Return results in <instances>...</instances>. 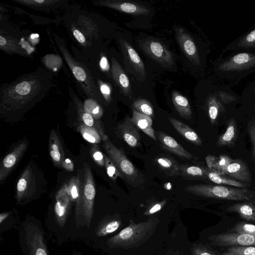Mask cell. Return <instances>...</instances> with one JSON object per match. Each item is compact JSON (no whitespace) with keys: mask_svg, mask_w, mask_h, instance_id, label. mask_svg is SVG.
<instances>
[{"mask_svg":"<svg viewBox=\"0 0 255 255\" xmlns=\"http://www.w3.org/2000/svg\"><path fill=\"white\" fill-rule=\"evenodd\" d=\"M52 77L41 67L3 85L0 91V112H14L28 108L41 100L52 86Z\"/></svg>","mask_w":255,"mask_h":255,"instance_id":"cell-1","label":"cell"},{"mask_svg":"<svg viewBox=\"0 0 255 255\" xmlns=\"http://www.w3.org/2000/svg\"><path fill=\"white\" fill-rule=\"evenodd\" d=\"M157 224L156 219L137 224L131 222L128 226L109 239L107 242V245L111 249L137 248L152 235Z\"/></svg>","mask_w":255,"mask_h":255,"instance_id":"cell-2","label":"cell"},{"mask_svg":"<svg viewBox=\"0 0 255 255\" xmlns=\"http://www.w3.org/2000/svg\"><path fill=\"white\" fill-rule=\"evenodd\" d=\"M185 190L193 194L206 198L255 202V192L245 188L200 184L189 185L185 188Z\"/></svg>","mask_w":255,"mask_h":255,"instance_id":"cell-3","label":"cell"},{"mask_svg":"<svg viewBox=\"0 0 255 255\" xmlns=\"http://www.w3.org/2000/svg\"><path fill=\"white\" fill-rule=\"evenodd\" d=\"M54 38L61 55L80 86L90 98L97 101L99 91L87 68L71 56L62 38L57 35L54 36Z\"/></svg>","mask_w":255,"mask_h":255,"instance_id":"cell-4","label":"cell"},{"mask_svg":"<svg viewBox=\"0 0 255 255\" xmlns=\"http://www.w3.org/2000/svg\"><path fill=\"white\" fill-rule=\"evenodd\" d=\"M104 142L103 147L122 175L127 180L134 182L138 171L121 149L117 148L109 139Z\"/></svg>","mask_w":255,"mask_h":255,"instance_id":"cell-5","label":"cell"},{"mask_svg":"<svg viewBox=\"0 0 255 255\" xmlns=\"http://www.w3.org/2000/svg\"><path fill=\"white\" fill-rule=\"evenodd\" d=\"M138 43L145 53L163 66L172 68L174 66L172 53L160 41L148 38L140 40Z\"/></svg>","mask_w":255,"mask_h":255,"instance_id":"cell-6","label":"cell"},{"mask_svg":"<svg viewBox=\"0 0 255 255\" xmlns=\"http://www.w3.org/2000/svg\"><path fill=\"white\" fill-rule=\"evenodd\" d=\"M95 195L96 189L91 170L89 164L84 163L83 215L84 216L86 225L88 227H89L93 217Z\"/></svg>","mask_w":255,"mask_h":255,"instance_id":"cell-7","label":"cell"},{"mask_svg":"<svg viewBox=\"0 0 255 255\" xmlns=\"http://www.w3.org/2000/svg\"><path fill=\"white\" fill-rule=\"evenodd\" d=\"M211 243L221 248L235 246H255V236L237 232H226L208 237Z\"/></svg>","mask_w":255,"mask_h":255,"instance_id":"cell-8","label":"cell"},{"mask_svg":"<svg viewBox=\"0 0 255 255\" xmlns=\"http://www.w3.org/2000/svg\"><path fill=\"white\" fill-rule=\"evenodd\" d=\"M69 93L75 105L78 117L82 122V123L97 130L100 133L103 141L108 140L109 138L106 133L102 123L99 120L96 119L85 111L83 104H82L76 94L74 93V91L70 87H69Z\"/></svg>","mask_w":255,"mask_h":255,"instance_id":"cell-9","label":"cell"},{"mask_svg":"<svg viewBox=\"0 0 255 255\" xmlns=\"http://www.w3.org/2000/svg\"><path fill=\"white\" fill-rule=\"evenodd\" d=\"M28 142L24 140L17 144L2 159L0 165V182H3L26 151Z\"/></svg>","mask_w":255,"mask_h":255,"instance_id":"cell-10","label":"cell"},{"mask_svg":"<svg viewBox=\"0 0 255 255\" xmlns=\"http://www.w3.org/2000/svg\"><path fill=\"white\" fill-rule=\"evenodd\" d=\"M94 3L97 6H105L134 15H147L150 12L147 7L139 3L130 1L105 0L96 1Z\"/></svg>","mask_w":255,"mask_h":255,"instance_id":"cell-11","label":"cell"},{"mask_svg":"<svg viewBox=\"0 0 255 255\" xmlns=\"http://www.w3.org/2000/svg\"><path fill=\"white\" fill-rule=\"evenodd\" d=\"M178 43L188 59L194 64L199 63V57L197 47L191 37L182 27L174 28Z\"/></svg>","mask_w":255,"mask_h":255,"instance_id":"cell-12","label":"cell"},{"mask_svg":"<svg viewBox=\"0 0 255 255\" xmlns=\"http://www.w3.org/2000/svg\"><path fill=\"white\" fill-rule=\"evenodd\" d=\"M54 206L56 220L61 227L64 225L68 215L71 200L67 192V184L64 183L57 191Z\"/></svg>","mask_w":255,"mask_h":255,"instance_id":"cell-13","label":"cell"},{"mask_svg":"<svg viewBox=\"0 0 255 255\" xmlns=\"http://www.w3.org/2000/svg\"><path fill=\"white\" fill-rule=\"evenodd\" d=\"M67 192L71 201L75 204V218L83 214L82 183L78 175L71 177L66 183Z\"/></svg>","mask_w":255,"mask_h":255,"instance_id":"cell-14","label":"cell"},{"mask_svg":"<svg viewBox=\"0 0 255 255\" xmlns=\"http://www.w3.org/2000/svg\"><path fill=\"white\" fill-rule=\"evenodd\" d=\"M123 56L126 63L133 70L142 77L146 76L144 65L134 49L124 39L120 40Z\"/></svg>","mask_w":255,"mask_h":255,"instance_id":"cell-15","label":"cell"},{"mask_svg":"<svg viewBox=\"0 0 255 255\" xmlns=\"http://www.w3.org/2000/svg\"><path fill=\"white\" fill-rule=\"evenodd\" d=\"M117 130V133L130 146L135 147L140 144V137L139 132L130 118L126 117L124 121L118 125Z\"/></svg>","mask_w":255,"mask_h":255,"instance_id":"cell-16","label":"cell"},{"mask_svg":"<svg viewBox=\"0 0 255 255\" xmlns=\"http://www.w3.org/2000/svg\"><path fill=\"white\" fill-rule=\"evenodd\" d=\"M111 73L113 80L121 91L126 96L130 98L132 92L129 79L115 58H112Z\"/></svg>","mask_w":255,"mask_h":255,"instance_id":"cell-17","label":"cell"},{"mask_svg":"<svg viewBox=\"0 0 255 255\" xmlns=\"http://www.w3.org/2000/svg\"><path fill=\"white\" fill-rule=\"evenodd\" d=\"M34 174L30 166L22 172L16 184V198L17 201H20L32 191L34 187Z\"/></svg>","mask_w":255,"mask_h":255,"instance_id":"cell-18","label":"cell"},{"mask_svg":"<svg viewBox=\"0 0 255 255\" xmlns=\"http://www.w3.org/2000/svg\"><path fill=\"white\" fill-rule=\"evenodd\" d=\"M158 138L163 148L182 158L190 159L193 155L175 139L162 131L158 132Z\"/></svg>","mask_w":255,"mask_h":255,"instance_id":"cell-19","label":"cell"},{"mask_svg":"<svg viewBox=\"0 0 255 255\" xmlns=\"http://www.w3.org/2000/svg\"><path fill=\"white\" fill-rule=\"evenodd\" d=\"M226 175L241 182H249L252 180L248 166L239 159H233L227 167Z\"/></svg>","mask_w":255,"mask_h":255,"instance_id":"cell-20","label":"cell"},{"mask_svg":"<svg viewBox=\"0 0 255 255\" xmlns=\"http://www.w3.org/2000/svg\"><path fill=\"white\" fill-rule=\"evenodd\" d=\"M49 151L53 163L58 167H61L65 158L64 151L57 132L51 129L49 137Z\"/></svg>","mask_w":255,"mask_h":255,"instance_id":"cell-21","label":"cell"},{"mask_svg":"<svg viewBox=\"0 0 255 255\" xmlns=\"http://www.w3.org/2000/svg\"><path fill=\"white\" fill-rule=\"evenodd\" d=\"M136 128L152 139L156 140L154 129L152 127V120L150 117L132 110V116L130 118Z\"/></svg>","mask_w":255,"mask_h":255,"instance_id":"cell-22","label":"cell"},{"mask_svg":"<svg viewBox=\"0 0 255 255\" xmlns=\"http://www.w3.org/2000/svg\"><path fill=\"white\" fill-rule=\"evenodd\" d=\"M28 246L31 255H48L43 234L38 229L30 233Z\"/></svg>","mask_w":255,"mask_h":255,"instance_id":"cell-23","label":"cell"},{"mask_svg":"<svg viewBox=\"0 0 255 255\" xmlns=\"http://www.w3.org/2000/svg\"><path fill=\"white\" fill-rule=\"evenodd\" d=\"M168 119L176 130L187 140L197 145H202L201 139L193 129L176 119L169 118Z\"/></svg>","mask_w":255,"mask_h":255,"instance_id":"cell-24","label":"cell"},{"mask_svg":"<svg viewBox=\"0 0 255 255\" xmlns=\"http://www.w3.org/2000/svg\"><path fill=\"white\" fill-rule=\"evenodd\" d=\"M232 160L230 157L226 155L219 156L209 155L206 157L208 168L220 175H226L227 167Z\"/></svg>","mask_w":255,"mask_h":255,"instance_id":"cell-25","label":"cell"},{"mask_svg":"<svg viewBox=\"0 0 255 255\" xmlns=\"http://www.w3.org/2000/svg\"><path fill=\"white\" fill-rule=\"evenodd\" d=\"M227 210L236 212L243 219L255 222V205L252 202L244 201L230 206Z\"/></svg>","mask_w":255,"mask_h":255,"instance_id":"cell-26","label":"cell"},{"mask_svg":"<svg viewBox=\"0 0 255 255\" xmlns=\"http://www.w3.org/2000/svg\"><path fill=\"white\" fill-rule=\"evenodd\" d=\"M122 223L121 220L118 217H108L99 222L95 229V234L98 237L107 236L118 230Z\"/></svg>","mask_w":255,"mask_h":255,"instance_id":"cell-27","label":"cell"},{"mask_svg":"<svg viewBox=\"0 0 255 255\" xmlns=\"http://www.w3.org/2000/svg\"><path fill=\"white\" fill-rule=\"evenodd\" d=\"M238 136V128L235 120L230 119L227 123L226 129L224 133L218 137L217 145L218 146H231L233 145Z\"/></svg>","mask_w":255,"mask_h":255,"instance_id":"cell-28","label":"cell"},{"mask_svg":"<svg viewBox=\"0 0 255 255\" xmlns=\"http://www.w3.org/2000/svg\"><path fill=\"white\" fill-rule=\"evenodd\" d=\"M173 105L179 114L184 119L189 120L192 118V111L187 99L176 91L172 94Z\"/></svg>","mask_w":255,"mask_h":255,"instance_id":"cell-29","label":"cell"},{"mask_svg":"<svg viewBox=\"0 0 255 255\" xmlns=\"http://www.w3.org/2000/svg\"><path fill=\"white\" fill-rule=\"evenodd\" d=\"M206 177L212 182L220 185H230L238 188H245L246 184L242 182L225 175H220L206 168Z\"/></svg>","mask_w":255,"mask_h":255,"instance_id":"cell-30","label":"cell"},{"mask_svg":"<svg viewBox=\"0 0 255 255\" xmlns=\"http://www.w3.org/2000/svg\"><path fill=\"white\" fill-rule=\"evenodd\" d=\"M178 175L190 180L206 178V168L194 165L180 164Z\"/></svg>","mask_w":255,"mask_h":255,"instance_id":"cell-31","label":"cell"},{"mask_svg":"<svg viewBox=\"0 0 255 255\" xmlns=\"http://www.w3.org/2000/svg\"><path fill=\"white\" fill-rule=\"evenodd\" d=\"M15 2L38 10H48L60 5L64 1L60 0H15Z\"/></svg>","mask_w":255,"mask_h":255,"instance_id":"cell-32","label":"cell"},{"mask_svg":"<svg viewBox=\"0 0 255 255\" xmlns=\"http://www.w3.org/2000/svg\"><path fill=\"white\" fill-rule=\"evenodd\" d=\"M156 162L167 176H179V164L171 157L161 156L155 159Z\"/></svg>","mask_w":255,"mask_h":255,"instance_id":"cell-33","label":"cell"},{"mask_svg":"<svg viewBox=\"0 0 255 255\" xmlns=\"http://www.w3.org/2000/svg\"><path fill=\"white\" fill-rule=\"evenodd\" d=\"M0 48L8 53H14L22 56H27L25 50L14 40L5 36L0 35Z\"/></svg>","mask_w":255,"mask_h":255,"instance_id":"cell-34","label":"cell"},{"mask_svg":"<svg viewBox=\"0 0 255 255\" xmlns=\"http://www.w3.org/2000/svg\"><path fill=\"white\" fill-rule=\"evenodd\" d=\"M78 129L83 138L90 143L96 144L102 140V137L97 130L83 123H80L79 125Z\"/></svg>","mask_w":255,"mask_h":255,"instance_id":"cell-35","label":"cell"},{"mask_svg":"<svg viewBox=\"0 0 255 255\" xmlns=\"http://www.w3.org/2000/svg\"><path fill=\"white\" fill-rule=\"evenodd\" d=\"M83 107L86 111L97 120H100L103 115L102 108L94 99L89 98L85 100Z\"/></svg>","mask_w":255,"mask_h":255,"instance_id":"cell-36","label":"cell"},{"mask_svg":"<svg viewBox=\"0 0 255 255\" xmlns=\"http://www.w3.org/2000/svg\"><path fill=\"white\" fill-rule=\"evenodd\" d=\"M219 255H255V246H235L227 248Z\"/></svg>","mask_w":255,"mask_h":255,"instance_id":"cell-37","label":"cell"},{"mask_svg":"<svg viewBox=\"0 0 255 255\" xmlns=\"http://www.w3.org/2000/svg\"><path fill=\"white\" fill-rule=\"evenodd\" d=\"M133 109L137 112L147 115L153 118L154 117L153 108L151 103L146 99H139L133 103Z\"/></svg>","mask_w":255,"mask_h":255,"instance_id":"cell-38","label":"cell"},{"mask_svg":"<svg viewBox=\"0 0 255 255\" xmlns=\"http://www.w3.org/2000/svg\"><path fill=\"white\" fill-rule=\"evenodd\" d=\"M105 167L107 174L113 181H116L118 177L124 178L113 161L108 156L106 155H105Z\"/></svg>","mask_w":255,"mask_h":255,"instance_id":"cell-39","label":"cell"},{"mask_svg":"<svg viewBox=\"0 0 255 255\" xmlns=\"http://www.w3.org/2000/svg\"><path fill=\"white\" fill-rule=\"evenodd\" d=\"M230 231L239 233L250 234L255 236V225L245 222H240L235 224L230 230Z\"/></svg>","mask_w":255,"mask_h":255,"instance_id":"cell-40","label":"cell"},{"mask_svg":"<svg viewBox=\"0 0 255 255\" xmlns=\"http://www.w3.org/2000/svg\"><path fill=\"white\" fill-rule=\"evenodd\" d=\"M208 115L210 123L214 124L218 119L220 113L219 103L214 98H210L208 103Z\"/></svg>","mask_w":255,"mask_h":255,"instance_id":"cell-41","label":"cell"},{"mask_svg":"<svg viewBox=\"0 0 255 255\" xmlns=\"http://www.w3.org/2000/svg\"><path fill=\"white\" fill-rule=\"evenodd\" d=\"M90 154L94 162L99 166H105V155L103 154L98 146L94 144L90 148Z\"/></svg>","mask_w":255,"mask_h":255,"instance_id":"cell-42","label":"cell"},{"mask_svg":"<svg viewBox=\"0 0 255 255\" xmlns=\"http://www.w3.org/2000/svg\"><path fill=\"white\" fill-rule=\"evenodd\" d=\"M191 253L192 255H217L212 249L201 244H194Z\"/></svg>","mask_w":255,"mask_h":255,"instance_id":"cell-43","label":"cell"},{"mask_svg":"<svg viewBox=\"0 0 255 255\" xmlns=\"http://www.w3.org/2000/svg\"><path fill=\"white\" fill-rule=\"evenodd\" d=\"M99 90L104 99L107 102L111 101V89L110 87L106 83L98 80Z\"/></svg>","mask_w":255,"mask_h":255,"instance_id":"cell-44","label":"cell"},{"mask_svg":"<svg viewBox=\"0 0 255 255\" xmlns=\"http://www.w3.org/2000/svg\"><path fill=\"white\" fill-rule=\"evenodd\" d=\"M248 131L253 145L252 156L255 164V120H252L249 122L248 125Z\"/></svg>","mask_w":255,"mask_h":255,"instance_id":"cell-45","label":"cell"},{"mask_svg":"<svg viewBox=\"0 0 255 255\" xmlns=\"http://www.w3.org/2000/svg\"><path fill=\"white\" fill-rule=\"evenodd\" d=\"M166 201L167 200L165 199L161 202L154 204L144 212V215L145 216H149L159 211L165 205Z\"/></svg>","mask_w":255,"mask_h":255,"instance_id":"cell-46","label":"cell"},{"mask_svg":"<svg viewBox=\"0 0 255 255\" xmlns=\"http://www.w3.org/2000/svg\"><path fill=\"white\" fill-rule=\"evenodd\" d=\"M249 58L247 53H239L234 57L233 60L237 64H244L248 62Z\"/></svg>","mask_w":255,"mask_h":255,"instance_id":"cell-47","label":"cell"},{"mask_svg":"<svg viewBox=\"0 0 255 255\" xmlns=\"http://www.w3.org/2000/svg\"><path fill=\"white\" fill-rule=\"evenodd\" d=\"M73 34L76 39L81 44H85L86 43V39L84 35L78 29L72 28Z\"/></svg>","mask_w":255,"mask_h":255,"instance_id":"cell-48","label":"cell"},{"mask_svg":"<svg viewBox=\"0 0 255 255\" xmlns=\"http://www.w3.org/2000/svg\"><path fill=\"white\" fill-rule=\"evenodd\" d=\"M61 167L68 171H72L74 170V164L69 158H65L62 161Z\"/></svg>","mask_w":255,"mask_h":255,"instance_id":"cell-49","label":"cell"},{"mask_svg":"<svg viewBox=\"0 0 255 255\" xmlns=\"http://www.w3.org/2000/svg\"><path fill=\"white\" fill-rule=\"evenodd\" d=\"M100 66L104 71H109V65L107 59L106 57L103 56L102 57L100 61Z\"/></svg>","mask_w":255,"mask_h":255,"instance_id":"cell-50","label":"cell"},{"mask_svg":"<svg viewBox=\"0 0 255 255\" xmlns=\"http://www.w3.org/2000/svg\"><path fill=\"white\" fill-rule=\"evenodd\" d=\"M246 40L248 42H252L255 40V30L251 32L247 35Z\"/></svg>","mask_w":255,"mask_h":255,"instance_id":"cell-51","label":"cell"},{"mask_svg":"<svg viewBox=\"0 0 255 255\" xmlns=\"http://www.w3.org/2000/svg\"><path fill=\"white\" fill-rule=\"evenodd\" d=\"M9 215V212L3 213L0 214V223L2 224V222L4 221Z\"/></svg>","mask_w":255,"mask_h":255,"instance_id":"cell-52","label":"cell"},{"mask_svg":"<svg viewBox=\"0 0 255 255\" xmlns=\"http://www.w3.org/2000/svg\"><path fill=\"white\" fill-rule=\"evenodd\" d=\"M164 187L165 189H166L167 190H171V189L172 188V184L170 182H167V183L164 184Z\"/></svg>","mask_w":255,"mask_h":255,"instance_id":"cell-53","label":"cell"},{"mask_svg":"<svg viewBox=\"0 0 255 255\" xmlns=\"http://www.w3.org/2000/svg\"><path fill=\"white\" fill-rule=\"evenodd\" d=\"M253 203H254V205H255V202H253Z\"/></svg>","mask_w":255,"mask_h":255,"instance_id":"cell-54","label":"cell"}]
</instances>
